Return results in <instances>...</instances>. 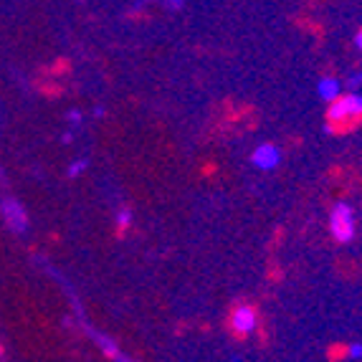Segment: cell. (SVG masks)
Listing matches in <instances>:
<instances>
[{"label":"cell","instance_id":"cell-1","mask_svg":"<svg viewBox=\"0 0 362 362\" xmlns=\"http://www.w3.org/2000/svg\"><path fill=\"white\" fill-rule=\"evenodd\" d=\"M332 107L327 109V129L334 127H350L357 119H362V94L350 91V94H339L334 102H329Z\"/></svg>","mask_w":362,"mask_h":362},{"label":"cell","instance_id":"cell-2","mask_svg":"<svg viewBox=\"0 0 362 362\" xmlns=\"http://www.w3.org/2000/svg\"><path fill=\"white\" fill-rule=\"evenodd\" d=\"M355 211H352L350 203H337L329 213V233L334 235V241L339 243H350L355 238Z\"/></svg>","mask_w":362,"mask_h":362},{"label":"cell","instance_id":"cell-3","mask_svg":"<svg viewBox=\"0 0 362 362\" xmlns=\"http://www.w3.org/2000/svg\"><path fill=\"white\" fill-rule=\"evenodd\" d=\"M0 216H3V221H6V226L13 233H25L28 230V216H25V208L21 206V200L16 198L0 200Z\"/></svg>","mask_w":362,"mask_h":362},{"label":"cell","instance_id":"cell-4","mask_svg":"<svg viewBox=\"0 0 362 362\" xmlns=\"http://www.w3.org/2000/svg\"><path fill=\"white\" fill-rule=\"evenodd\" d=\"M230 327H233L235 334H254L256 327H259V314L248 304H238L230 314Z\"/></svg>","mask_w":362,"mask_h":362},{"label":"cell","instance_id":"cell-5","mask_svg":"<svg viewBox=\"0 0 362 362\" xmlns=\"http://www.w3.org/2000/svg\"><path fill=\"white\" fill-rule=\"evenodd\" d=\"M251 163H254V168L266 170V173L276 170L279 163H281V150L276 145H272V142H264V145H259L251 152Z\"/></svg>","mask_w":362,"mask_h":362},{"label":"cell","instance_id":"cell-6","mask_svg":"<svg viewBox=\"0 0 362 362\" xmlns=\"http://www.w3.org/2000/svg\"><path fill=\"white\" fill-rule=\"evenodd\" d=\"M317 94H320L322 102H334V99L342 94V81L334 78V76L322 78L320 84H317Z\"/></svg>","mask_w":362,"mask_h":362},{"label":"cell","instance_id":"cell-7","mask_svg":"<svg viewBox=\"0 0 362 362\" xmlns=\"http://www.w3.org/2000/svg\"><path fill=\"white\" fill-rule=\"evenodd\" d=\"M97 344L104 350V355L112 357V360H127V355H122L119 347H117V342L112 337H107V334H99L97 337Z\"/></svg>","mask_w":362,"mask_h":362},{"label":"cell","instance_id":"cell-8","mask_svg":"<svg viewBox=\"0 0 362 362\" xmlns=\"http://www.w3.org/2000/svg\"><path fill=\"white\" fill-rule=\"evenodd\" d=\"M117 226H119L122 230L132 226V211H129V208H122V211L117 213Z\"/></svg>","mask_w":362,"mask_h":362},{"label":"cell","instance_id":"cell-9","mask_svg":"<svg viewBox=\"0 0 362 362\" xmlns=\"http://www.w3.org/2000/svg\"><path fill=\"white\" fill-rule=\"evenodd\" d=\"M86 168V160H76V163H71V168H69V177H78L81 173H84Z\"/></svg>","mask_w":362,"mask_h":362},{"label":"cell","instance_id":"cell-10","mask_svg":"<svg viewBox=\"0 0 362 362\" xmlns=\"http://www.w3.org/2000/svg\"><path fill=\"white\" fill-rule=\"evenodd\" d=\"M347 357H350V360H362V344L360 342L350 344V347H347Z\"/></svg>","mask_w":362,"mask_h":362},{"label":"cell","instance_id":"cell-11","mask_svg":"<svg viewBox=\"0 0 362 362\" xmlns=\"http://www.w3.org/2000/svg\"><path fill=\"white\" fill-rule=\"evenodd\" d=\"M66 119H69V124H81V119H84V115L78 112V109H71L66 115Z\"/></svg>","mask_w":362,"mask_h":362},{"label":"cell","instance_id":"cell-12","mask_svg":"<svg viewBox=\"0 0 362 362\" xmlns=\"http://www.w3.org/2000/svg\"><path fill=\"white\" fill-rule=\"evenodd\" d=\"M347 86H352V89H357V86H362V71H360V74H352V76L347 78Z\"/></svg>","mask_w":362,"mask_h":362},{"label":"cell","instance_id":"cell-13","mask_svg":"<svg viewBox=\"0 0 362 362\" xmlns=\"http://www.w3.org/2000/svg\"><path fill=\"white\" fill-rule=\"evenodd\" d=\"M165 3H168L170 11H177V8L182 6V0H165Z\"/></svg>","mask_w":362,"mask_h":362},{"label":"cell","instance_id":"cell-14","mask_svg":"<svg viewBox=\"0 0 362 362\" xmlns=\"http://www.w3.org/2000/svg\"><path fill=\"white\" fill-rule=\"evenodd\" d=\"M355 43H357V49H360V51H362V28H360V30H357V36H355Z\"/></svg>","mask_w":362,"mask_h":362},{"label":"cell","instance_id":"cell-15","mask_svg":"<svg viewBox=\"0 0 362 362\" xmlns=\"http://www.w3.org/2000/svg\"><path fill=\"white\" fill-rule=\"evenodd\" d=\"M61 139H64V142H66V145H69V142H71V139H74V134H71V132H66Z\"/></svg>","mask_w":362,"mask_h":362},{"label":"cell","instance_id":"cell-16","mask_svg":"<svg viewBox=\"0 0 362 362\" xmlns=\"http://www.w3.org/2000/svg\"><path fill=\"white\" fill-rule=\"evenodd\" d=\"M0 355H3V350H0Z\"/></svg>","mask_w":362,"mask_h":362}]
</instances>
